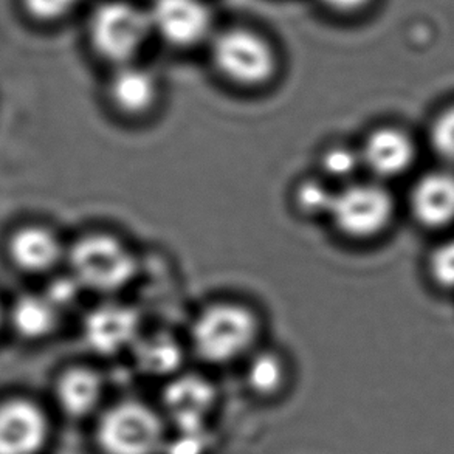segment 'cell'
<instances>
[{
	"mask_svg": "<svg viewBox=\"0 0 454 454\" xmlns=\"http://www.w3.org/2000/svg\"><path fill=\"white\" fill-rule=\"evenodd\" d=\"M8 254L19 270L43 275L55 270L62 261H66L67 248L51 228L25 225L12 234L8 240Z\"/></svg>",
	"mask_w": 454,
	"mask_h": 454,
	"instance_id": "obj_13",
	"label": "cell"
},
{
	"mask_svg": "<svg viewBox=\"0 0 454 454\" xmlns=\"http://www.w3.org/2000/svg\"><path fill=\"white\" fill-rule=\"evenodd\" d=\"M209 55L215 72L228 84L244 90L269 86L279 68L273 43L259 31L247 27L215 31L209 41Z\"/></svg>",
	"mask_w": 454,
	"mask_h": 454,
	"instance_id": "obj_3",
	"label": "cell"
},
{
	"mask_svg": "<svg viewBox=\"0 0 454 454\" xmlns=\"http://www.w3.org/2000/svg\"><path fill=\"white\" fill-rule=\"evenodd\" d=\"M105 395V380L97 369L72 366L55 383L56 405L66 416L86 418L98 408Z\"/></svg>",
	"mask_w": 454,
	"mask_h": 454,
	"instance_id": "obj_16",
	"label": "cell"
},
{
	"mask_svg": "<svg viewBox=\"0 0 454 454\" xmlns=\"http://www.w3.org/2000/svg\"><path fill=\"white\" fill-rule=\"evenodd\" d=\"M68 273L84 292L115 296L138 277V256L126 240L111 231H90L67 247Z\"/></svg>",
	"mask_w": 454,
	"mask_h": 454,
	"instance_id": "obj_2",
	"label": "cell"
},
{
	"mask_svg": "<svg viewBox=\"0 0 454 454\" xmlns=\"http://www.w3.org/2000/svg\"><path fill=\"white\" fill-rule=\"evenodd\" d=\"M82 292L84 289L81 287L80 283L68 273L66 277L53 278L43 294L64 313L66 309L74 306V302L80 300Z\"/></svg>",
	"mask_w": 454,
	"mask_h": 454,
	"instance_id": "obj_24",
	"label": "cell"
},
{
	"mask_svg": "<svg viewBox=\"0 0 454 454\" xmlns=\"http://www.w3.org/2000/svg\"><path fill=\"white\" fill-rule=\"evenodd\" d=\"M106 98L117 115L138 121L151 117L159 107L161 86L149 68L130 62L114 68L106 86Z\"/></svg>",
	"mask_w": 454,
	"mask_h": 454,
	"instance_id": "obj_10",
	"label": "cell"
},
{
	"mask_svg": "<svg viewBox=\"0 0 454 454\" xmlns=\"http://www.w3.org/2000/svg\"><path fill=\"white\" fill-rule=\"evenodd\" d=\"M148 12L153 36L174 49H194L215 33L207 0H153Z\"/></svg>",
	"mask_w": 454,
	"mask_h": 454,
	"instance_id": "obj_7",
	"label": "cell"
},
{
	"mask_svg": "<svg viewBox=\"0 0 454 454\" xmlns=\"http://www.w3.org/2000/svg\"><path fill=\"white\" fill-rule=\"evenodd\" d=\"M321 5L340 14H354L362 12L372 0H318Z\"/></svg>",
	"mask_w": 454,
	"mask_h": 454,
	"instance_id": "obj_26",
	"label": "cell"
},
{
	"mask_svg": "<svg viewBox=\"0 0 454 454\" xmlns=\"http://www.w3.org/2000/svg\"><path fill=\"white\" fill-rule=\"evenodd\" d=\"M431 146L441 159L454 166V106L434 120L430 130Z\"/></svg>",
	"mask_w": 454,
	"mask_h": 454,
	"instance_id": "obj_22",
	"label": "cell"
},
{
	"mask_svg": "<svg viewBox=\"0 0 454 454\" xmlns=\"http://www.w3.org/2000/svg\"><path fill=\"white\" fill-rule=\"evenodd\" d=\"M394 200L379 180H352L338 186L327 219L346 239L371 240L393 221Z\"/></svg>",
	"mask_w": 454,
	"mask_h": 454,
	"instance_id": "obj_5",
	"label": "cell"
},
{
	"mask_svg": "<svg viewBox=\"0 0 454 454\" xmlns=\"http://www.w3.org/2000/svg\"><path fill=\"white\" fill-rule=\"evenodd\" d=\"M50 439V420L36 402L12 397L0 402V454H41Z\"/></svg>",
	"mask_w": 454,
	"mask_h": 454,
	"instance_id": "obj_9",
	"label": "cell"
},
{
	"mask_svg": "<svg viewBox=\"0 0 454 454\" xmlns=\"http://www.w3.org/2000/svg\"><path fill=\"white\" fill-rule=\"evenodd\" d=\"M62 312L45 294L18 298L12 307L10 321L19 337L41 341L51 337L61 325Z\"/></svg>",
	"mask_w": 454,
	"mask_h": 454,
	"instance_id": "obj_17",
	"label": "cell"
},
{
	"mask_svg": "<svg viewBox=\"0 0 454 454\" xmlns=\"http://www.w3.org/2000/svg\"><path fill=\"white\" fill-rule=\"evenodd\" d=\"M2 319H4V310H2V304H0V325H2Z\"/></svg>",
	"mask_w": 454,
	"mask_h": 454,
	"instance_id": "obj_27",
	"label": "cell"
},
{
	"mask_svg": "<svg viewBox=\"0 0 454 454\" xmlns=\"http://www.w3.org/2000/svg\"><path fill=\"white\" fill-rule=\"evenodd\" d=\"M261 332V317L252 306L219 300L197 312L188 332V348L200 362L227 366L246 360L259 348Z\"/></svg>",
	"mask_w": 454,
	"mask_h": 454,
	"instance_id": "obj_1",
	"label": "cell"
},
{
	"mask_svg": "<svg viewBox=\"0 0 454 454\" xmlns=\"http://www.w3.org/2000/svg\"><path fill=\"white\" fill-rule=\"evenodd\" d=\"M153 36L148 10L130 0H103L87 20L90 47L114 68L136 62Z\"/></svg>",
	"mask_w": 454,
	"mask_h": 454,
	"instance_id": "obj_4",
	"label": "cell"
},
{
	"mask_svg": "<svg viewBox=\"0 0 454 454\" xmlns=\"http://www.w3.org/2000/svg\"><path fill=\"white\" fill-rule=\"evenodd\" d=\"M142 332V317L136 307L117 300L92 307L81 325L87 349L101 356L129 354Z\"/></svg>",
	"mask_w": 454,
	"mask_h": 454,
	"instance_id": "obj_8",
	"label": "cell"
},
{
	"mask_svg": "<svg viewBox=\"0 0 454 454\" xmlns=\"http://www.w3.org/2000/svg\"><path fill=\"white\" fill-rule=\"evenodd\" d=\"M215 405V387L196 372H178L168 379L163 391V408L177 425V430L205 428V420Z\"/></svg>",
	"mask_w": 454,
	"mask_h": 454,
	"instance_id": "obj_11",
	"label": "cell"
},
{
	"mask_svg": "<svg viewBox=\"0 0 454 454\" xmlns=\"http://www.w3.org/2000/svg\"><path fill=\"white\" fill-rule=\"evenodd\" d=\"M337 188L319 174L302 177L292 191V205L296 213L306 219L327 217Z\"/></svg>",
	"mask_w": 454,
	"mask_h": 454,
	"instance_id": "obj_19",
	"label": "cell"
},
{
	"mask_svg": "<svg viewBox=\"0 0 454 454\" xmlns=\"http://www.w3.org/2000/svg\"><path fill=\"white\" fill-rule=\"evenodd\" d=\"M363 169L374 180H391L405 174L416 159L411 138L397 128L371 130L360 145Z\"/></svg>",
	"mask_w": 454,
	"mask_h": 454,
	"instance_id": "obj_12",
	"label": "cell"
},
{
	"mask_svg": "<svg viewBox=\"0 0 454 454\" xmlns=\"http://www.w3.org/2000/svg\"><path fill=\"white\" fill-rule=\"evenodd\" d=\"M205 439V428L178 430V436L172 442H166L163 451L168 454H202Z\"/></svg>",
	"mask_w": 454,
	"mask_h": 454,
	"instance_id": "obj_25",
	"label": "cell"
},
{
	"mask_svg": "<svg viewBox=\"0 0 454 454\" xmlns=\"http://www.w3.org/2000/svg\"><path fill=\"white\" fill-rule=\"evenodd\" d=\"M363 169L358 148L335 143L321 149L318 153V174L327 182L341 184L356 180V172Z\"/></svg>",
	"mask_w": 454,
	"mask_h": 454,
	"instance_id": "obj_20",
	"label": "cell"
},
{
	"mask_svg": "<svg viewBox=\"0 0 454 454\" xmlns=\"http://www.w3.org/2000/svg\"><path fill=\"white\" fill-rule=\"evenodd\" d=\"M25 20L36 27H55L67 20L82 0H16Z\"/></svg>",
	"mask_w": 454,
	"mask_h": 454,
	"instance_id": "obj_21",
	"label": "cell"
},
{
	"mask_svg": "<svg viewBox=\"0 0 454 454\" xmlns=\"http://www.w3.org/2000/svg\"><path fill=\"white\" fill-rule=\"evenodd\" d=\"M247 387L261 397H270L279 393L289 379V364L286 356L271 348H256L247 356Z\"/></svg>",
	"mask_w": 454,
	"mask_h": 454,
	"instance_id": "obj_18",
	"label": "cell"
},
{
	"mask_svg": "<svg viewBox=\"0 0 454 454\" xmlns=\"http://www.w3.org/2000/svg\"><path fill=\"white\" fill-rule=\"evenodd\" d=\"M431 277L441 287L454 289V239L437 247L430 258Z\"/></svg>",
	"mask_w": 454,
	"mask_h": 454,
	"instance_id": "obj_23",
	"label": "cell"
},
{
	"mask_svg": "<svg viewBox=\"0 0 454 454\" xmlns=\"http://www.w3.org/2000/svg\"><path fill=\"white\" fill-rule=\"evenodd\" d=\"M411 211L422 225L441 228L454 222V174L434 171L418 180L411 192Z\"/></svg>",
	"mask_w": 454,
	"mask_h": 454,
	"instance_id": "obj_14",
	"label": "cell"
},
{
	"mask_svg": "<svg viewBox=\"0 0 454 454\" xmlns=\"http://www.w3.org/2000/svg\"><path fill=\"white\" fill-rule=\"evenodd\" d=\"M97 441L105 454H157L165 449V427L151 406L123 400L99 419Z\"/></svg>",
	"mask_w": 454,
	"mask_h": 454,
	"instance_id": "obj_6",
	"label": "cell"
},
{
	"mask_svg": "<svg viewBox=\"0 0 454 454\" xmlns=\"http://www.w3.org/2000/svg\"><path fill=\"white\" fill-rule=\"evenodd\" d=\"M129 354L143 375L153 379H171L182 372L186 348L169 332L143 331Z\"/></svg>",
	"mask_w": 454,
	"mask_h": 454,
	"instance_id": "obj_15",
	"label": "cell"
}]
</instances>
